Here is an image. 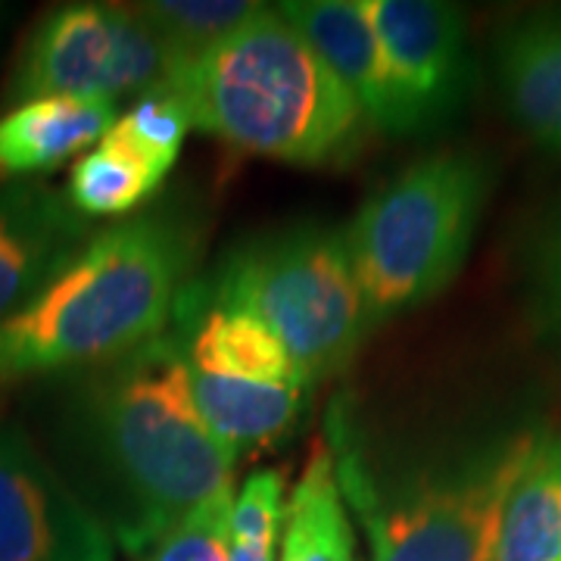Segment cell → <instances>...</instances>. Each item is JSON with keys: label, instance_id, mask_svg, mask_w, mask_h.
I'll list each match as a JSON object with an SVG mask.
<instances>
[{"label": "cell", "instance_id": "obj_1", "mask_svg": "<svg viewBox=\"0 0 561 561\" xmlns=\"http://www.w3.org/2000/svg\"><path fill=\"white\" fill-rule=\"evenodd\" d=\"M57 474L128 556L234 486V453L206 427L175 324L119 359L66 375Z\"/></svg>", "mask_w": 561, "mask_h": 561}, {"label": "cell", "instance_id": "obj_2", "mask_svg": "<svg viewBox=\"0 0 561 561\" xmlns=\"http://www.w3.org/2000/svg\"><path fill=\"white\" fill-rule=\"evenodd\" d=\"M197 247V221L179 206H153L88 238L32 300L0 319V387L66 378L157 341Z\"/></svg>", "mask_w": 561, "mask_h": 561}, {"label": "cell", "instance_id": "obj_3", "mask_svg": "<svg viewBox=\"0 0 561 561\" xmlns=\"http://www.w3.org/2000/svg\"><path fill=\"white\" fill-rule=\"evenodd\" d=\"M165 98L181 103L191 128L294 165H343L371 128L309 41L268 7L179 66Z\"/></svg>", "mask_w": 561, "mask_h": 561}, {"label": "cell", "instance_id": "obj_4", "mask_svg": "<svg viewBox=\"0 0 561 561\" xmlns=\"http://www.w3.org/2000/svg\"><path fill=\"white\" fill-rule=\"evenodd\" d=\"M537 434L540 427L512 424L378 468L334 409L328 449L343 502L368 534L371 561H493L502 505Z\"/></svg>", "mask_w": 561, "mask_h": 561}, {"label": "cell", "instance_id": "obj_5", "mask_svg": "<svg viewBox=\"0 0 561 561\" xmlns=\"http://www.w3.org/2000/svg\"><path fill=\"white\" fill-rule=\"evenodd\" d=\"M490 191L486 157L437 150L368 194L343 228L368 328L419 309L456 280Z\"/></svg>", "mask_w": 561, "mask_h": 561}, {"label": "cell", "instance_id": "obj_6", "mask_svg": "<svg viewBox=\"0 0 561 561\" xmlns=\"http://www.w3.org/2000/svg\"><path fill=\"white\" fill-rule=\"evenodd\" d=\"M187 290L203 306L256 316L306 383L343 371L371 331L346 234L331 225L300 221L243 241L213 278Z\"/></svg>", "mask_w": 561, "mask_h": 561}, {"label": "cell", "instance_id": "obj_7", "mask_svg": "<svg viewBox=\"0 0 561 561\" xmlns=\"http://www.w3.org/2000/svg\"><path fill=\"white\" fill-rule=\"evenodd\" d=\"M175 69L172 50L138 3H62L32 32L10 98H147L165 94Z\"/></svg>", "mask_w": 561, "mask_h": 561}, {"label": "cell", "instance_id": "obj_8", "mask_svg": "<svg viewBox=\"0 0 561 561\" xmlns=\"http://www.w3.org/2000/svg\"><path fill=\"white\" fill-rule=\"evenodd\" d=\"M378 35L400 135L434 131L449 122L471 91V57L465 16L443 0H365Z\"/></svg>", "mask_w": 561, "mask_h": 561}, {"label": "cell", "instance_id": "obj_9", "mask_svg": "<svg viewBox=\"0 0 561 561\" xmlns=\"http://www.w3.org/2000/svg\"><path fill=\"white\" fill-rule=\"evenodd\" d=\"M116 542L16 424L0 419V561H113Z\"/></svg>", "mask_w": 561, "mask_h": 561}, {"label": "cell", "instance_id": "obj_10", "mask_svg": "<svg viewBox=\"0 0 561 561\" xmlns=\"http://www.w3.org/2000/svg\"><path fill=\"white\" fill-rule=\"evenodd\" d=\"M88 243L66 194L44 184L0 187V319L13 316Z\"/></svg>", "mask_w": 561, "mask_h": 561}, {"label": "cell", "instance_id": "obj_11", "mask_svg": "<svg viewBox=\"0 0 561 561\" xmlns=\"http://www.w3.org/2000/svg\"><path fill=\"white\" fill-rule=\"evenodd\" d=\"M359 103L371 128L400 135V113L365 0H290L275 7Z\"/></svg>", "mask_w": 561, "mask_h": 561}, {"label": "cell", "instance_id": "obj_12", "mask_svg": "<svg viewBox=\"0 0 561 561\" xmlns=\"http://www.w3.org/2000/svg\"><path fill=\"white\" fill-rule=\"evenodd\" d=\"M496 79L515 125L537 147L561 153V7L530 10L502 28Z\"/></svg>", "mask_w": 561, "mask_h": 561}, {"label": "cell", "instance_id": "obj_13", "mask_svg": "<svg viewBox=\"0 0 561 561\" xmlns=\"http://www.w3.org/2000/svg\"><path fill=\"white\" fill-rule=\"evenodd\" d=\"M116 119V101L103 98H41L13 106L0 116V187L60 169L101 144Z\"/></svg>", "mask_w": 561, "mask_h": 561}, {"label": "cell", "instance_id": "obj_14", "mask_svg": "<svg viewBox=\"0 0 561 561\" xmlns=\"http://www.w3.org/2000/svg\"><path fill=\"white\" fill-rule=\"evenodd\" d=\"M187 287L172 319L184 334V353L191 368L243 378V381L309 387L302 381L297 362L284 350V343L256 316L203 306L191 297Z\"/></svg>", "mask_w": 561, "mask_h": 561}, {"label": "cell", "instance_id": "obj_15", "mask_svg": "<svg viewBox=\"0 0 561 561\" xmlns=\"http://www.w3.org/2000/svg\"><path fill=\"white\" fill-rule=\"evenodd\" d=\"M191 368V365H187ZM191 393L206 427L234 456L280 440L302 415L300 383H262L191 368Z\"/></svg>", "mask_w": 561, "mask_h": 561}, {"label": "cell", "instance_id": "obj_16", "mask_svg": "<svg viewBox=\"0 0 561 561\" xmlns=\"http://www.w3.org/2000/svg\"><path fill=\"white\" fill-rule=\"evenodd\" d=\"M493 561H561V434L540 427L502 505Z\"/></svg>", "mask_w": 561, "mask_h": 561}, {"label": "cell", "instance_id": "obj_17", "mask_svg": "<svg viewBox=\"0 0 561 561\" xmlns=\"http://www.w3.org/2000/svg\"><path fill=\"white\" fill-rule=\"evenodd\" d=\"M280 561H356V534L346 515L334 456L319 443L290 490Z\"/></svg>", "mask_w": 561, "mask_h": 561}, {"label": "cell", "instance_id": "obj_18", "mask_svg": "<svg viewBox=\"0 0 561 561\" xmlns=\"http://www.w3.org/2000/svg\"><path fill=\"white\" fill-rule=\"evenodd\" d=\"M162 184L116 150L98 144L72 162L66 201L81 219H119L140 209Z\"/></svg>", "mask_w": 561, "mask_h": 561}, {"label": "cell", "instance_id": "obj_19", "mask_svg": "<svg viewBox=\"0 0 561 561\" xmlns=\"http://www.w3.org/2000/svg\"><path fill=\"white\" fill-rule=\"evenodd\" d=\"M187 131H191V122L179 101L165 94H147V98H138L128 113H122L119 119L110 125L101 144L128 157L162 184L179 160Z\"/></svg>", "mask_w": 561, "mask_h": 561}, {"label": "cell", "instance_id": "obj_20", "mask_svg": "<svg viewBox=\"0 0 561 561\" xmlns=\"http://www.w3.org/2000/svg\"><path fill=\"white\" fill-rule=\"evenodd\" d=\"M147 22L160 32L179 66L197 60L206 50L234 35L262 3L243 0H150L138 3ZM179 72V69H175Z\"/></svg>", "mask_w": 561, "mask_h": 561}, {"label": "cell", "instance_id": "obj_21", "mask_svg": "<svg viewBox=\"0 0 561 561\" xmlns=\"http://www.w3.org/2000/svg\"><path fill=\"white\" fill-rule=\"evenodd\" d=\"M287 518V481L278 468H260L241 483L231 502L228 552L231 561H275Z\"/></svg>", "mask_w": 561, "mask_h": 561}, {"label": "cell", "instance_id": "obj_22", "mask_svg": "<svg viewBox=\"0 0 561 561\" xmlns=\"http://www.w3.org/2000/svg\"><path fill=\"white\" fill-rule=\"evenodd\" d=\"M234 490H221L213 500L187 512L165 537L153 542L140 561H231L228 522Z\"/></svg>", "mask_w": 561, "mask_h": 561}, {"label": "cell", "instance_id": "obj_23", "mask_svg": "<svg viewBox=\"0 0 561 561\" xmlns=\"http://www.w3.org/2000/svg\"><path fill=\"white\" fill-rule=\"evenodd\" d=\"M530 297H534V319L540 324L542 337L561 346V219L542 238L540 253L534 260Z\"/></svg>", "mask_w": 561, "mask_h": 561}]
</instances>
